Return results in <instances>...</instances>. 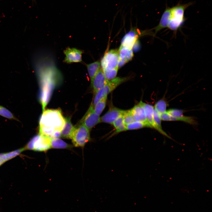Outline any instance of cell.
Listing matches in <instances>:
<instances>
[{"instance_id": "27", "label": "cell", "mask_w": 212, "mask_h": 212, "mask_svg": "<svg viewBox=\"0 0 212 212\" xmlns=\"http://www.w3.org/2000/svg\"><path fill=\"white\" fill-rule=\"evenodd\" d=\"M166 112L170 115L176 117H180L183 116V111L180 110L171 109L166 111Z\"/></svg>"}, {"instance_id": "25", "label": "cell", "mask_w": 212, "mask_h": 212, "mask_svg": "<svg viewBox=\"0 0 212 212\" xmlns=\"http://www.w3.org/2000/svg\"><path fill=\"white\" fill-rule=\"evenodd\" d=\"M135 121L131 109L125 110L124 114L123 119V122L125 126Z\"/></svg>"}, {"instance_id": "7", "label": "cell", "mask_w": 212, "mask_h": 212, "mask_svg": "<svg viewBox=\"0 0 212 212\" xmlns=\"http://www.w3.org/2000/svg\"><path fill=\"white\" fill-rule=\"evenodd\" d=\"M100 122V117L95 112L93 106L90 105L82 118L81 124H83L90 130L94 126Z\"/></svg>"}, {"instance_id": "30", "label": "cell", "mask_w": 212, "mask_h": 212, "mask_svg": "<svg viewBox=\"0 0 212 212\" xmlns=\"http://www.w3.org/2000/svg\"><path fill=\"white\" fill-rule=\"evenodd\" d=\"M134 54L132 49H131L129 50L124 59L126 63L131 60Z\"/></svg>"}, {"instance_id": "8", "label": "cell", "mask_w": 212, "mask_h": 212, "mask_svg": "<svg viewBox=\"0 0 212 212\" xmlns=\"http://www.w3.org/2000/svg\"><path fill=\"white\" fill-rule=\"evenodd\" d=\"M82 50L74 48L67 47L64 50L65 57L64 62L67 64L82 62Z\"/></svg>"}, {"instance_id": "10", "label": "cell", "mask_w": 212, "mask_h": 212, "mask_svg": "<svg viewBox=\"0 0 212 212\" xmlns=\"http://www.w3.org/2000/svg\"><path fill=\"white\" fill-rule=\"evenodd\" d=\"M125 111V110L116 107H111L105 115L100 117L101 121L112 124L118 117L124 113Z\"/></svg>"}, {"instance_id": "24", "label": "cell", "mask_w": 212, "mask_h": 212, "mask_svg": "<svg viewBox=\"0 0 212 212\" xmlns=\"http://www.w3.org/2000/svg\"><path fill=\"white\" fill-rule=\"evenodd\" d=\"M0 115L9 119L17 120L16 118L9 110L0 105Z\"/></svg>"}, {"instance_id": "12", "label": "cell", "mask_w": 212, "mask_h": 212, "mask_svg": "<svg viewBox=\"0 0 212 212\" xmlns=\"http://www.w3.org/2000/svg\"><path fill=\"white\" fill-rule=\"evenodd\" d=\"M162 120L166 121H181L189 124L195 125L197 123L196 121L192 117L183 115L182 117H176L172 116L166 112L161 115Z\"/></svg>"}, {"instance_id": "18", "label": "cell", "mask_w": 212, "mask_h": 212, "mask_svg": "<svg viewBox=\"0 0 212 212\" xmlns=\"http://www.w3.org/2000/svg\"><path fill=\"white\" fill-rule=\"evenodd\" d=\"M86 66L91 83L94 77L100 68V63L96 61L87 64Z\"/></svg>"}, {"instance_id": "2", "label": "cell", "mask_w": 212, "mask_h": 212, "mask_svg": "<svg viewBox=\"0 0 212 212\" xmlns=\"http://www.w3.org/2000/svg\"><path fill=\"white\" fill-rule=\"evenodd\" d=\"M192 4V2H189L182 4L179 3L176 5L171 8V18L168 27L169 29L175 31L181 26L185 20V11Z\"/></svg>"}, {"instance_id": "20", "label": "cell", "mask_w": 212, "mask_h": 212, "mask_svg": "<svg viewBox=\"0 0 212 212\" xmlns=\"http://www.w3.org/2000/svg\"><path fill=\"white\" fill-rule=\"evenodd\" d=\"M153 119L158 129V131L160 133L168 138H171L162 129L161 124V115L154 108Z\"/></svg>"}, {"instance_id": "6", "label": "cell", "mask_w": 212, "mask_h": 212, "mask_svg": "<svg viewBox=\"0 0 212 212\" xmlns=\"http://www.w3.org/2000/svg\"><path fill=\"white\" fill-rule=\"evenodd\" d=\"M90 131L82 124L76 128L71 139L74 145L84 147L90 140Z\"/></svg>"}, {"instance_id": "17", "label": "cell", "mask_w": 212, "mask_h": 212, "mask_svg": "<svg viewBox=\"0 0 212 212\" xmlns=\"http://www.w3.org/2000/svg\"><path fill=\"white\" fill-rule=\"evenodd\" d=\"M24 147L10 152L0 153V166L25 150Z\"/></svg>"}, {"instance_id": "21", "label": "cell", "mask_w": 212, "mask_h": 212, "mask_svg": "<svg viewBox=\"0 0 212 212\" xmlns=\"http://www.w3.org/2000/svg\"><path fill=\"white\" fill-rule=\"evenodd\" d=\"M107 96H106L99 100L93 107L95 112L100 115L104 109L106 105Z\"/></svg>"}, {"instance_id": "15", "label": "cell", "mask_w": 212, "mask_h": 212, "mask_svg": "<svg viewBox=\"0 0 212 212\" xmlns=\"http://www.w3.org/2000/svg\"><path fill=\"white\" fill-rule=\"evenodd\" d=\"M76 129L71 122L70 118H65V123L61 131V137L71 139Z\"/></svg>"}, {"instance_id": "9", "label": "cell", "mask_w": 212, "mask_h": 212, "mask_svg": "<svg viewBox=\"0 0 212 212\" xmlns=\"http://www.w3.org/2000/svg\"><path fill=\"white\" fill-rule=\"evenodd\" d=\"M109 81L106 78L102 69L100 68L91 83L94 94L106 85Z\"/></svg>"}, {"instance_id": "5", "label": "cell", "mask_w": 212, "mask_h": 212, "mask_svg": "<svg viewBox=\"0 0 212 212\" xmlns=\"http://www.w3.org/2000/svg\"><path fill=\"white\" fill-rule=\"evenodd\" d=\"M120 57L118 51L112 49L107 52L101 61V65L103 70H109L118 69Z\"/></svg>"}, {"instance_id": "22", "label": "cell", "mask_w": 212, "mask_h": 212, "mask_svg": "<svg viewBox=\"0 0 212 212\" xmlns=\"http://www.w3.org/2000/svg\"><path fill=\"white\" fill-rule=\"evenodd\" d=\"M145 127H150L148 125L142 122L135 121L126 125V130L138 129Z\"/></svg>"}, {"instance_id": "14", "label": "cell", "mask_w": 212, "mask_h": 212, "mask_svg": "<svg viewBox=\"0 0 212 212\" xmlns=\"http://www.w3.org/2000/svg\"><path fill=\"white\" fill-rule=\"evenodd\" d=\"M138 35L135 30L132 29L124 37L121 42L122 46L130 49H132L137 42Z\"/></svg>"}, {"instance_id": "1", "label": "cell", "mask_w": 212, "mask_h": 212, "mask_svg": "<svg viewBox=\"0 0 212 212\" xmlns=\"http://www.w3.org/2000/svg\"><path fill=\"white\" fill-rule=\"evenodd\" d=\"M65 118L59 109H47L43 111L39 122V134L51 138L61 137V131Z\"/></svg>"}, {"instance_id": "29", "label": "cell", "mask_w": 212, "mask_h": 212, "mask_svg": "<svg viewBox=\"0 0 212 212\" xmlns=\"http://www.w3.org/2000/svg\"><path fill=\"white\" fill-rule=\"evenodd\" d=\"M115 129V131L112 134V135L118 133L120 132L126 130V126L123 123Z\"/></svg>"}, {"instance_id": "13", "label": "cell", "mask_w": 212, "mask_h": 212, "mask_svg": "<svg viewBox=\"0 0 212 212\" xmlns=\"http://www.w3.org/2000/svg\"><path fill=\"white\" fill-rule=\"evenodd\" d=\"M171 15V8L167 6L162 15L159 24L154 28L155 30L154 35L162 29L168 27Z\"/></svg>"}, {"instance_id": "28", "label": "cell", "mask_w": 212, "mask_h": 212, "mask_svg": "<svg viewBox=\"0 0 212 212\" xmlns=\"http://www.w3.org/2000/svg\"><path fill=\"white\" fill-rule=\"evenodd\" d=\"M124 113L118 117L112 123V124L115 129L124 123L123 119Z\"/></svg>"}, {"instance_id": "19", "label": "cell", "mask_w": 212, "mask_h": 212, "mask_svg": "<svg viewBox=\"0 0 212 212\" xmlns=\"http://www.w3.org/2000/svg\"><path fill=\"white\" fill-rule=\"evenodd\" d=\"M51 148L56 149H69L72 146L59 138H51L50 142Z\"/></svg>"}, {"instance_id": "26", "label": "cell", "mask_w": 212, "mask_h": 212, "mask_svg": "<svg viewBox=\"0 0 212 212\" xmlns=\"http://www.w3.org/2000/svg\"><path fill=\"white\" fill-rule=\"evenodd\" d=\"M118 69H115L109 70H102L106 78L109 81L116 77Z\"/></svg>"}, {"instance_id": "11", "label": "cell", "mask_w": 212, "mask_h": 212, "mask_svg": "<svg viewBox=\"0 0 212 212\" xmlns=\"http://www.w3.org/2000/svg\"><path fill=\"white\" fill-rule=\"evenodd\" d=\"M131 110L135 121L145 123L149 125L150 128H151L146 118L144 109L141 101Z\"/></svg>"}, {"instance_id": "23", "label": "cell", "mask_w": 212, "mask_h": 212, "mask_svg": "<svg viewBox=\"0 0 212 212\" xmlns=\"http://www.w3.org/2000/svg\"><path fill=\"white\" fill-rule=\"evenodd\" d=\"M167 104L163 100H160L155 104L154 108L160 115L166 112Z\"/></svg>"}, {"instance_id": "3", "label": "cell", "mask_w": 212, "mask_h": 212, "mask_svg": "<svg viewBox=\"0 0 212 212\" xmlns=\"http://www.w3.org/2000/svg\"><path fill=\"white\" fill-rule=\"evenodd\" d=\"M129 77H117L109 80L103 87L95 94V96L91 104L93 107L102 98L114 90L120 85L129 80Z\"/></svg>"}, {"instance_id": "16", "label": "cell", "mask_w": 212, "mask_h": 212, "mask_svg": "<svg viewBox=\"0 0 212 212\" xmlns=\"http://www.w3.org/2000/svg\"><path fill=\"white\" fill-rule=\"evenodd\" d=\"M141 102L144 109L146 117L149 123L151 128L158 131L153 119L154 107L152 105L144 102L142 101H141Z\"/></svg>"}, {"instance_id": "4", "label": "cell", "mask_w": 212, "mask_h": 212, "mask_svg": "<svg viewBox=\"0 0 212 212\" xmlns=\"http://www.w3.org/2000/svg\"><path fill=\"white\" fill-rule=\"evenodd\" d=\"M50 138L39 134L34 137L24 147L26 150L45 151L51 148Z\"/></svg>"}]
</instances>
